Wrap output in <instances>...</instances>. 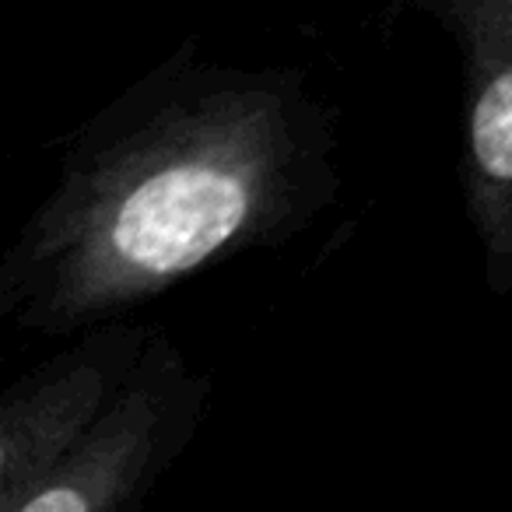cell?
Instances as JSON below:
<instances>
[{
  "label": "cell",
  "instance_id": "obj_1",
  "mask_svg": "<svg viewBox=\"0 0 512 512\" xmlns=\"http://www.w3.org/2000/svg\"><path fill=\"white\" fill-rule=\"evenodd\" d=\"M337 120L299 67L225 64L186 36L64 137L0 253V327L64 341L299 239L341 193Z\"/></svg>",
  "mask_w": 512,
  "mask_h": 512
},
{
  "label": "cell",
  "instance_id": "obj_2",
  "mask_svg": "<svg viewBox=\"0 0 512 512\" xmlns=\"http://www.w3.org/2000/svg\"><path fill=\"white\" fill-rule=\"evenodd\" d=\"M211 372L151 330L95 414L18 512H134L197 439L211 407Z\"/></svg>",
  "mask_w": 512,
  "mask_h": 512
},
{
  "label": "cell",
  "instance_id": "obj_3",
  "mask_svg": "<svg viewBox=\"0 0 512 512\" xmlns=\"http://www.w3.org/2000/svg\"><path fill=\"white\" fill-rule=\"evenodd\" d=\"M425 15L460 53V193L484 260V285H512V0H386V29Z\"/></svg>",
  "mask_w": 512,
  "mask_h": 512
},
{
  "label": "cell",
  "instance_id": "obj_4",
  "mask_svg": "<svg viewBox=\"0 0 512 512\" xmlns=\"http://www.w3.org/2000/svg\"><path fill=\"white\" fill-rule=\"evenodd\" d=\"M151 330L141 320L88 327L0 386V512H18V502L64 456Z\"/></svg>",
  "mask_w": 512,
  "mask_h": 512
}]
</instances>
